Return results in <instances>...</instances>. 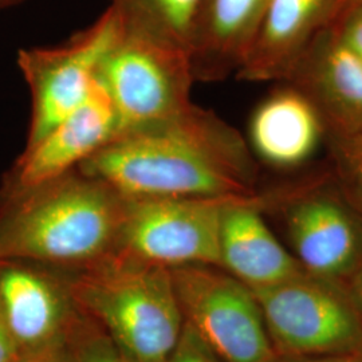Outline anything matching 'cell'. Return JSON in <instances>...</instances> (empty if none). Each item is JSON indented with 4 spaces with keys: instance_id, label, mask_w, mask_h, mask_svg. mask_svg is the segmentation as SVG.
I'll return each mask as SVG.
<instances>
[{
    "instance_id": "obj_14",
    "label": "cell",
    "mask_w": 362,
    "mask_h": 362,
    "mask_svg": "<svg viewBox=\"0 0 362 362\" xmlns=\"http://www.w3.org/2000/svg\"><path fill=\"white\" fill-rule=\"evenodd\" d=\"M342 0H269L236 78L285 82L300 55L333 21Z\"/></svg>"
},
{
    "instance_id": "obj_12",
    "label": "cell",
    "mask_w": 362,
    "mask_h": 362,
    "mask_svg": "<svg viewBox=\"0 0 362 362\" xmlns=\"http://www.w3.org/2000/svg\"><path fill=\"white\" fill-rule=\"evenodd\" d=\"M285 82L310 100L327 134H362V62L329 28L311 42Z\"/></svg>"
},
{
    "instance_id": "obj_24",
    "label": "cell",
    "mask_w": 362,
    "mask_h": 362,
    "mask_svg": "<svg viewBox=\"0 0 362 362\" xmlns=\"http://www.w3.org/2000/svg\"><path fill=\"white\" fill-rule=\"evenodd\" d=\"M21 357L7 326L0 315V362H15Z\"/></svg>"
},
{
    "instance_id": "obj_17",
    "label": "cell",
    "mask_w": 362,
    "mask_h": 362,
    "mask_svg": "<svg viewBox=\"0 0 362 362\" xmlns=\"http://www.w3.org/2000/svg\"><path fill=\"white\" fill-rule=\"evenodd\" d=\"M127 26L189 54L202 0H109ZM191 58V57H189Z\"/></svg>"
},
{
    "instance_id": "obj_26",
    "label": "cell",
    "mask_w": 362,
    "mask_h": 362,
    "mask_svg": "<svg viewBox=\"0 0 362 362\" xmlns=\"http://www.w3.org/2000/svg\"><path fill=\"white\" fill-rule=\"evenodd\" d=\"M22 1H25V0H0V10L8 8V7H13V6H18Z\"/></svg>"
},
{
    "instance_id": "obj_15",
    "label": "cell",
    "mask_w": 362,
    "mask_h": 362,
    "mask_svg": "<svg viewBox=\"0 0 362 362\" xmlns=\"http://www.w3.org/2000/svg\"><path fill=\"white\" fill-rule=\"evenodd\" d=\"M285 83L255 107L247 143L258 163L278 170H294L317 155L326 144L327 130L310 100Z\"/></svg>"
},
{
    "instance_id": "obj_8",
    "label": "cell",
    "mask_w": 362,
    "mask_h": 362,
    "mask_svg": "<svg viewBox=\"0 0 362 362\" xmlns=\"http://www.w3.org/2000/svg\"><path fill=\"white\" fill-rule=\"evenodd\" d=\"M122 31V19L109 6L90 26L65 43L18 52L16 64L31 94L26 145L37 143L85 103L107 52Z\"/></svg>"
},
{
    "instance_id": "obj_23",
    "label": "cell",
    "mask_w": 362,
    "mask_h": 362,
    "mask_svg": "<svg viewBox=\"0 0 362 362\" xmlns=\"http://www.w3.org/2000/svg\"><path fill=\"white\" fill-rule=\"evenodd\" d=\"M15 362H71L66 344L38 353L22 354Z\"/></svg>"
},
{
    "instance_id": "obj_20",
    "label": "cell",
    "mask_w": 362,
    "mask_h": 362,
    "mask_svg": "<svg viewBox=\"0 0 362 362\" xmlns=\"http://www.w3.org/2000/svg\"><path fill=\"white\" fill-rule=\"evenodd\" d=\"M362 62V7L344 3L327 27Z\"/></svg>"
},
{
    "instance_id": "obj_25",
    "label": "cell",
    "mask_w": 362,
    "mask_h": 362,
    "mask_svg": "<svg viewBox=\"0 0 362 362\" xmlns=\"http://www.w3.org/2000/svg\"><path fill=\"white\" fill-rule=\"evenodd\" d=\"M279 362H362V351L308 358H279Z\"/></svg>"
},
{
    "instance_id": "obj_5",
    "label": "cell",
    "mask_w": 362,
    "mask_h": 362,
    "mask_svg": "<svg viewBox=\"0 0 362 362\" xmlns=\"http://www.w3.org/2000/svg\"><path fill=\"white\" fill-rule=\"evenodd\" d=\"M279 358L362 351V321L345 288L308 272L252 288Z\"/></svg>"
},
{
    "instance_id": "obj_11",
    "label": "cell",
    "mask_w": 362,
    "mask_h": 362,
    "mask_svg": "<svg viewBox=\"0 0 362 362\" xmlns=\"http://www.w3.org/2000/svg\"><path fill=\"white\" fill-rule=\"evenodd\" d=\"M119 129L104 83L97 77L85 103L59 121L37 143L25 146L1 179L3 185L30 187L78 168L109 143Z\"/></svg>"
},
{
    "instance_id": "obj_19",
    "label": "cell",
    "mask_w": 362,
    "mask_h": 362,
    "mask_svg": "<svg viewBox=\"0 0 362 362\" xmlns=\"http://www.w3.org/2000/svg\"><path fill=\"white\" fill-rule=\"evenodd\" d=\"M66 346L71 362H132L104 329L79 310Z\"/></svg>"
},
{
    "instance_id": "obj_10",
    "label": "cell",
    "mask_w": 362,
    "mask_h": 362,
    "mask_svg": "<svg viewBox=\"0 0 362 362\" xmlns=\"http://www.w3.org/2000/svg\"><path fill=\"white\" fill-rule=\"evenodd\" d=\"M0 315L22 356L66 344L78 309L58 269L0 259Z\"/></svg>"
},
{
    "instance_id": "obj_7",
    "label": "cell",
    "mask_w": 362,
    "mask_h": 362,
    "mask_svg": "<svg viewBox=\"0 0 362 362\" xmlns=\"http://www.w3.org/2000/svg\"><path fill=\"white\" fill-rule=\"evenodd\" d=\"M184 322L223 362H279L251 287L218 266L170 269Z\"/></svg>"
},
{
    "instance_id": "obj_27",
    "label": "cell",
    "mask_w": 362,
    "mask_h": 362,
    "mask_svg": "<svg viewBox=\"0 0 362 362\" xmlns=\"http://www.w3.org/2000/svg\"><path fill=\"white\" fill-rule=\"evenodd\" d=\"M344 3H348V4H356V6H361L362 7V0H342V3H341V4H344Z\"/></svg>"
},
{
    "instance_id": "obj_3",
    "label": "cell",
    "mask_w": 362,
    "mask_h": 362,
    "mask_svg": "<svg viewBox=\"0 0 362 362\" xmlns=\"http://www.w3.org/2000/svg\"><path fill=\"white\" fill-rule=\"evenodd\" d=\"M58 272L78 310L104 329L130 361H168L184 326L170 269L115 251Z\"/></svg>"
},
{
    "instance_id": "obj_1",
    "label": "cell",
    "mask_w": 362,
    "mask_h": 362,
    "mask_svg": "<svg viewBox=\"0 0 362 362\" xmlns=\"http://www.w3.org/2000/svg\"><path fill=\"white\" fill-rule=\"evenodd\" d=\"M78 168L125 197H248L259 163L246 139L192 103L177 115L121 130Z\"/></svg>"
},
{
    "instance_id": "obj_6",
    "label": "cell",
    "mask_w": 362,
    "mask_h": 362,
    "mask_svg": "<svg viewBox=\"0 0 362 362\" xmlns=\"http://www.w3.org/2000/svg\"><path fill=\"white\" fill-rule=\"evenodd\" d=\"M98 78L115 105L118 132L168 118L192 104L189 54L127 26L124 21Z\"/></svg>"
},
{
    "instance_id": "obj_22",
    "label": "cell",
    "mask_w": 362,
    "mask_h": 362,
    "mask_svg": "<svg viewBox=\"0 0 362 362\" xmlns=\"http://www.w3.org/2000/svg\"><path fill=\"white\" fill-rule=\"evenodd\" d=\"M342 286L353 302L356 310L358 313L362 321V262L361 264L350 274L346 279L338 282Z\"/></svg>"
},
{
    "instance_id": "obj_18",
    "label": "cell",
    "mask_w": 362,
    "mask_h": 362,
    "mask_svg": "<svg viewBox=\"0 0 362 362\" xmlns=\"http://www.w3.org/2000/svg\"><path fill=\"white\" fill-rule=\"evenodd\" d=\"M329 165L337 181L362 219V134L326 136Z\"/></svg>"
},
{
    "instance_id": "obj_21",
    "label": "cell",
    "mask_w": 362,
    "mask_h": 362,
    "mask_svg": "<svg viewBox=\"0 0 362 362\" xmlns=\"http://www.w3.org/2000/svg\"><path fill=\"white\" fill-rule=\"evenodd\" d=\"M167 362H223L191 325L184 322L179 342Z\"/></svg>"
},
{
    "instance_id": "obj_13",
    "label": "cell",
    "mask_w": 362,
    "mask_h": 362,
    "mask_svg": "<svg viewBox=\"0 0 362 362\" xmlns=\"http://www.w3.org/2000/svg\"><path fill=\"white\" fill-rule=\"evenodd\" d=\"M219 254L220 269L251 288L278 285L306 272L269 226L258 194L226 203Z\"/></svg>"
},
{
    "instance_id": "obj_2",
    "label": "cell",
    "mask_w": 362,
    "mask_h": 362,
    "mask_svg": "<svg viewBox=\"0 0 362 362\" xmlns=\"http://www.w3.org/2000/svg\"><path fill=\"white\" fill-rule=\"evenodd\" d=\"M127 197L79 168L30 187L0 184V259L57 269L117 251Z\"/></svg>"
},
{
    "instance_id": "obj_4",
    "label": "cell",
    "mask_w": 362,
    "mask_h": 362,
    "mask_svg": "<svg viewBox=\"0 0 362 362\" xmlns=\"http://www.w3.org/2000/svg\"><path fill=\"white\" fill-rule=\"evenodd\" d=\"M257 194L263 214L279 220L288 251L308 274L342 282L361 264V216L329 164Z\"/></svg>"
},
{
    "instance_id": "obj_9",
    "label": "cell",
    "mask_w": 362,
    "mask_h": 362,
    "mask_svg": "<svg viewBox=\"0 0 362 362\" xmlns=\"http://www.w3.org/2000/svg\"><path fill=\"white\" fill-rule=\"evenodd\" d=\"M233 197H127L118 248L167 269L220 264L221 212Z\"/></svg>"
},
{
    "instance_id": "obj_16",
    "label": "cell",
    "mask_w": 362,
    "mask_h": 362,
    "mask_svg": "<svg viewBox=\"0 0 362 362\" xmlns=\"http://www.w3.org/2000/svg\"><path fill=\"white\" fill-rule=\"evenodd\" d=\"M269 0H202L191 39L194 81L236 74L258 33Z\"/></svg>"
}]
</instances>
